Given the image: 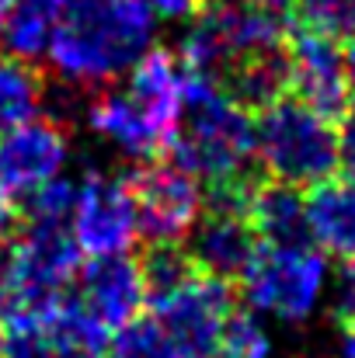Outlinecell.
Returning a JSON list of instances; mask_svg holds the SVG:
<instances>
[{
	"label": "cell",
	"mask_w": 355,
	"mask_h": 358,
	"mask_svg": "<svg viewBox=\"0 0 355 358\" xmlns=\"http://www.w3.org/2000/svg\"><path fill=\"white\" fill-rule=\"evenodd\" d=\"M146 0H70L49 35L53 70L77 87H109L150 49Z\"/></svg>",
	"instance_id": "1"
},
{
	"label": "cell",
	"mask_w": 355,
	"mask_h": 358,
	"mask_svg": "<svg viewBox=\"0 0 355 358\" xmlns=\"http://www.w3.org/2000/svg\"><path fill=\"white\" fill-rule=\"evenodd\" d=\"M167 157L206 185L247 178V164L254 160L251 112L240 108L216 80L188 73L181 122Z\"/></svg>",
	"instance_id": "2"
},
{
	"label": "cell",
	"mask_w": 355,
	"mask_h": 358,
	"mask_svg": "<svg viewBox=\"0 0 355 358\" xmlns=\"http://www.w3.org/2000/svg\"><path fill=\"white\" fill-rule=\"evenodd\" d=\"M254 157L268 171V178L314 188L342 167L338 153V125L296 98H279L261 108L254 125Z\"/></svg>",
	"instance_id": "3"
},
{
	"label": "cell",
	"mask_w": 355,
	"mask_h": 358,
	"mask_svg": "<svg viewBox=\"0 0 355 358\" xmlns=\"http://www.w3.org/2000/svg\"><path fill=\"white\" fill-rule=\"evenodd\" d=\"M328 285L324 254L310 243H261L240 275L244 299L251 310L286 324L314 317Z\"/></svg>",
	"instance_id": "4"
},
{
	"label": "cell",
	"mask_w": 355,
	"mask_h": 358,
	"mask_svg": "<svg viewBox=\"0 0 355 358\" xmlns=\"http://www.w3.org/2000/svg\"><path fill=\"white\" fill-rule=\"evenodd\" d=\"M84 268L70 223H25L7 243V303L4 310H53L63 303Z\"/></svg>",
	"instance_id": "5"
},
{
	"label": "cell",
	"mask_w": 355,
	"mask_h": 358,
	"mask_svg": "<svg viewBox=\"0 0 355 358\" xmlns=\"http://www.w3.org/2000/svg\"><path fill=\"white\" fill-rule=\"evenodd\" d=\"M125 178L136 199L139 234L150 243H181L195 230L206 209V192L195 174H188L171 157H153Z\"/></svg>",
	"instance_id": "6"
},
{
	"label": "cell",
	"mask_w": 355,
	"mask_h": 358,
	"mask_svg": "<svg viewBox=\"0 0 355 358\" xmlns=\"http://www.w3.org/2000/svg\"><path fill=\"white\" fill-rule=\"evenodd\" d=\"M150 317L185 358H213L223 327L234 317V289L216 275L195 271L178 289L150 299Z\"/></svg>",
	"instance_id": "7"
},
{
	"label": "cell",
	"mask_w": 355,
	"mask_h": 358,
	"mask_svg": "<svg viewBox=\"0 0 355 358\" xmlns=\"http://www.w3.org/2000/svg\"><path fill=\"white\" fill-rule=\"evenodd\" d=\"M70 230L84 257L125 254L139 237V213L129 178L91 171L77 188Z\"/></svg>",
	"instance_id": "8"
},
{
	"label": "cell",
	"mask_w": 355,
	"mask_h": 358,
	"mask_svg": "<svg viewBox=\"0 0 355 358\" xmlns=\"http://www.w3.org/2000/svg\"><path fill=\"white\" fill-rule=\"evenodd\" d=\"M70 299L102 334L116 338L146 306L143 268L125 254L91 257V264H84L77 282L70 285Z\"/></svg>",
	"instance_id": "9"
},
{
	"label": "cell",
	"mask_w": 355,
	"mask_h": 358,
	"mask_svg": "<svg viewBox=\"0 0 355 358\" xmlns=\"http://www.w3.org/2000/svg\"><path fill=\"white\" fill-rule=\"evenodd\" d=\"M286 70L296 101H303L307 108H314L317 115L331 122H342L349 115L352 84L338 42L300 28L293 38H286Z\"/></svg>",
	"instance_id": "10"
},
{
	"label": "cell",
	"mask_w": 355,
	"mask_h": 358,
	"mask_svg": "<svg viewBox=\"0 0 355 358\" xmlns=\"http://www.w3.org/2000/svg\"><path fill=\"white\" fill-rule=\"evenodd\" d=\"M67 164V132L53 119H32L0 132V195L25 202L56 181Z\"/></svg>",
	"instance_id": "11"
},
{
	"label": "cell",
	"mask_w": 355,
	"mask_h": 358,
	"mask_svg": "<svg viewBox=\"0 0 355 358\" xmlns=\"http://www.w3.org/2000/svg\"><path fill=\"white\" fill-rule=\"evenodd\" d=\"M185 80H188V70L181 66L178 52H171V49H146L129 70L125 91L143 105V112L164 132L167 150H171V139H174L178 122H181Z\"/></svg>",
	"instance_id": "12"
},
{
	"label": "cell",
	"mask_w": 355,
	"mask_h": 358,
	"mask_svg": "<svg viewBox=\"0 0 355 358\" xmlns=\"http://www.w3.org/2000/svg\"><path fill=\"white\" fill-rule=\"evenodd\" d=\"M88 125L109 143H116L118 150H125L129 157H139V160L167 157L164 132L153 125V119L143 112V105L129 91H112V87L98 91L88 108Z\"/></svg>",
	"instance_id": "13"
},
{
	"label": "cell",
	"mask_w": 355,
	"mask_h": 358,
	"mask_svg": "<svg viewBox=\"0 0 355 358\" xmlns=\"http://www.w3.org/2000/svg\"><path fill=\"white\" fill-rule=\"evenodd\" d=\"M307 234L321 254L355 257V178H328L310 188Z\"/></svg>",
	"instance_id": "14"
},
{
	"label": "cell",
	"mask_w": 355,
	"mask_h": 358,
	"mask_svg": "<svg viewBox=\"0 0 355 358\" xmlns=\"http://www.w3.org/2000/svg\"><path fill=\"white\" fill-rule=\"evenodd\" d=\"M247 220L261 243H310L307 195L286 181H254L247 199Z\"/></svg>",
	"instance_id": "15"
},
{
	"label": "cell",
	"mask_w": 355,
	"mask_h": 358,
	"mask_svg": "<svg viewBox=\"0 0 355 358\" xmlns=\"http://www.w3.org/2000/svg\"><path fill=\"white\" fill-rule=\"evenodd\" d=\"M42 101H46L42 73L32 63L0 52V132L39 119Z\"/></svg>",
	"instance_id": "16"
},
{
	"label": "cell",
	"mask_w": 355,
	"mask_h": 358,
	"mask_svg": "<svg viewBox=\"0 0 355 358\" xmlns=\"http://www.w3.org/2000/svg\"><path fill=\"white\" fill-rule=\"evenodd\" d=\"M53 24H56L53 14H46L42 7H35V3H28V0H18V7H14L11 17H7V24L0 28L4 52L14 56V59L35 63V59L46 56V49H49Z\"/></svg>",
	"instance_id": "17"
},
{
	"label": "cell",
	"mask_w": 355,
	"mask_h": 358,
	"mask_svg": "<svg viewBox=\"0 0 355 358\" xmlns=\"http://www.w3.org/2000/svg\"><path fill=\"white\" fill-rule=\"evenodd\" d=\"M139 268H143V282H146V303L178 289L185 278H192L199 271L188 247H181V243H150Z\"/></svg>",
	"instance_id": "18"
},
{
	"label": "cell",
	"mask_w": 355,
	"mask_h": 358,
	"mask_svg": "<svg viewBox=\"0 0 355 358\" xmlns=\"http://www.w3.org/2000/svg\"><path fill=\"white\" fill-rule=\"evenodd\" d=\"M289 10L303 31L331 42H355V0H293Z\"/></svg>",
	"instance_id": "19"
},
{
	"label": "cell",
	"mask_w": 355,
	"mask_h": 358,
	"mask_svg": "<svg viewBox=\"0 0 355 358\" xmlns=\"http://www.w3.org/2000/svg\"><path fill=\"white\" fill-rule=\"evenodd\" d=\"M109 358H185V355L164 334V327L153 317H136L129 327H122L112 338Z\"/></svg>",
	"instance_id": "20"
},
{
	"label": "cell",
	"mask_w": 355,
	"mask_h": 358,
	"mask_svg": "<svg viewBox=\"0 0 355 358\" xmlns=\"http://www.w3.org/2000/svg\"><path fill=\"white\" fill-rule=\"evenodd\" d=\"M213 358H272V341L254 317L234 313L230 324L223 327V338Z\"/></svg>",
	"instance_id": "21"
},
{
	"label": "cell",
	"mask_w": 355,
	"mask_h": 358,
	"mask_svg": "<svg viewBox=\"0 0 355 358\" xmlns=\"http://www.w3.org/2000/svg\"><path fill=\"white\" fill-rule=\"evenodd\" d=\"M77 202V188L67 178H56L25 199V223H70Z\"/></svg>",
	"instance_id": "22"
},
{
	"label": "cell",
	"mask_w": 355,
	"mask_h": 358,
	"mask_svg": "<svg viewBox=\"0 0 355 358\" xmlns=\"http://www.w3.org/2000/svg\"><path fill=\"white\" fill-rule=\"evenodd\" d=\"M146 3H150V10H157L164 17H195L206 7V0H146Z\"/></svg>",
	"instance_id": "23"
},
{
	"label": "cell",
	"mask_w": 355,
	"mask_h": 358,
	"mask_svg": "<svg viewBox=\"0 0 355 358\" xmlns=\"http://www.w3.org/2000/svg\"><path fill=\"white\" fill-rule=\"evenodd\" d=\"M345 125L338 129V153H342V167L345 174L355 178V115H345Z\"/></svg>",
	"instance_id": "24"
},
{
	"label": "cell",
	"mask_w": 355,
	"mask_h": 358,
	"mask_svg": "<svg viewBox=\"0 0 355 358\" xmlns=\"http://www.w3.org/2000/svg\"><path fill=\"white\" fill-rule=\"evenodd\" d=\"M206 3H227V7H247V10H268V14H286L293 0H206Z\"/></svg>",
	"instance_id": "25"
},
{
	"label": "cell",
	"mask_w": 355,
	"mask_h": 358,
	"mask_svg": "<svg viewBox=\"0 0 355 358\" xmlns=\"http://www.w3.org/2000/svg\"><path fill=\"white\" fill-rule=\"evenodd\" d=\"M342 317H355V257H349L345 271H342Z\"/></svg>",
	"instance_id": "26"
},
{
	"label": "cell",
	"mask_w": 355,
	"mask_h": 358,
	"mask_svg": "<svg viewBox=\"0 0 355 358\" xmlns=\"http://www.w3.org/2000/svg\"><path fill=\"white\" fill-rule=\"evenodd\" d=\"M338 352H342V358H355V317H342Z\"/></svg>",
	"instance_id": "27"
},
{
	"label": "cell",
	"mask_w": 355,
	"mask_h": 358,
	"mask_svg": "<svg viewBox=\"0 0 355 358\" xmlns=\"http://www.w3.org/2000/svg\"><path fill=\"white\" fill-rule=\"evenodd\" d=\"M28 3H35V7H42L46 14H53V17H60V14L67 10V3H70V0H28Z\"/></svg>",
	"instance_id": "28"
},
{
	"label": "cell",
	"mask_w": 355,
	"mask_h": 358,
	"mask_svg": "<svg viewBox=\"0 0 355 358\" xmlns=\"http://www.w3.org/2000/svg\"><path fill=\"white\" fill-rule=\"evenodd\" d=\"M11 216H14V209H11V202L0 195V237L7 234V227H11Z\"/></svg>",
	"instance_id": "29"
},
{
	"label": "cell",
	"mask_w": 355,
	"mask_h": 358,
	"mask_svg": "<svg viewBox=\"0 0 355 358\" xmlns=\"http://www.w3.org/2000/svg\"><path fill=\"white\" fill-rule=\"evenodd\" d=\"M345 66H349V84H352V94H355V42L349 45V56H345Z\"/></svg>",
	"instance_id": "30"
},
{
	"label": "cell",
	"mask_w": 355,
	"mask_h": 358,
	"mask_svg": "<svg viewBox=\"0 0 355 358\" xmlns=\"http://www.w3.org/2000/svg\"><path fill=\"white\" fill-rule=\"evenodd\" d=\"M14 7H18V0H0V28L7 24V17H11Z\"/></svg>",
	"instance_id": "31"
},
{
	"label": "cell",
	"mask_w": 355,
	"mask_h": 358,
	"mask_svg": "<svg viewBox=\"0 0 355 358\" xmlns=\"http://www.w3.org/2000/svg\"><path fill=\"white\" fill-rule=\"evenodd\" d=\"M0 358H4V331H0Z\"/></svg>",
	"instance_id": "32"
}]
</instances>
